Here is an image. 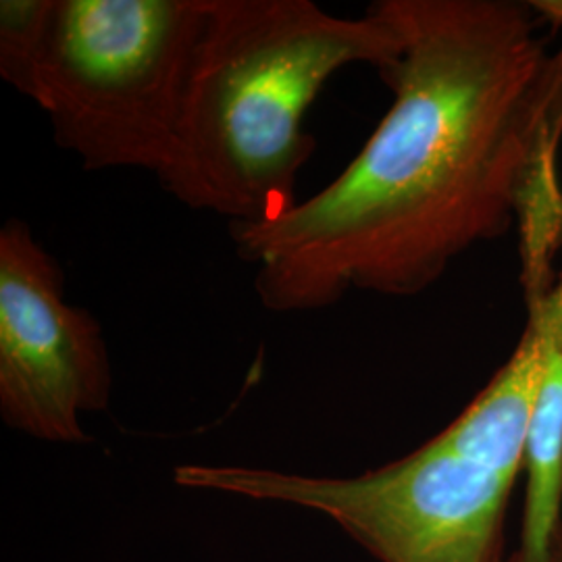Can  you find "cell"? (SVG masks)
I'll return each instance as SVG.
<instances>
[{
  "label": "cell",
  "instance_id": "obj_3",
  "mask_svg": "<svg viewBox=\"0 0 562 562\" xmlns=\"http://www.w3.org/2000/svg\"><path fill=\"white\" fill-rule=\"evenodd\" d=\"M209 0H2L0 78L83 169L169 155Z\"/></svg>",
  "mask_w": 562,
  "mask_h": 562
},
{
  "label": "cell",
  "instance_id": "obj_8",
  "mask_svg": "<svg viewBox=\"0 0 562 562\" xmlns=\"http://www.w3.org/2000/svg\"><path fill=\"white\" fill-rule=\"evenodd\" d=\"M525 334L540 341L548 350L562 352V276L554 290L529 301V322Z\"/></svg>",
  "mask_w": 562,
  "mask_h": 562
},
{
  "label": "cell",
  "instance_id": "obj_5",
  "mask_svg": "<svg viewBox=\"0 0 562 562\" xmlns=\"http://www.w3.org/2000/svg\"><path fill=\"white\" fill-rule=\"evenodd\" d=\"M57 259L30 223L0 227V417L48 443H86L81 417L106 411L109 346L97 317L65 301Z\"/></svg>",
  "mask_w": 562,
  "mask_h": 562
},
{
  "label": "cell",
  "instance_id": "obj_4",
  "mask_svg": "<svg viewBox=\"0 0 562 562\" xmlns=\"http://www.w3.org/2000/svg\"><path fill=\"white\" fill-rule=\"evenodd\" d=\"M176 483L322 513L382 562H506L504 510L515 483L438 438L355 477L181 464Z\"/></svg>",
  "mask_w": 562,
  "mask_h": 562
},
{
  "label": "cell",
  "instance_id": "obj_7",
  "mask_svg": "<svg viewBox=\"0 0 562 562\" xmlns=\"http://www.w3.org/2000/svg\"><path fill=\"white\" fill-rule=\"evenodd\" d=\"M527 496L522 513V562H543L562 529V352L550 350L540 396L525 443Z\"/></svg>",
  "mask_w": 562,
  "mask_h": 562
},
{
  "label": "cell",
  "instance_id": "obj_6",
  "mask_svg": "<svg viewBox=\"0 0 562 562\" xmlns=\"http://www.w3.org/2000/svg\"><path fill=\"white\" fill-rule=\"evenodd\" d=\"M548 348L522 334L513 357L436 438L469 461L515 483L540 396Z\"/></svg>",
  "mask_w": 562,
  "mask_h": 562
},
{
  "label": "cell",
  "instance_id": "obj_9",
  "mask_svg": "<svg viewBox=\"0 0 562 562\" xmlns=\"http://www.w3.org/2000/svg\"><path fill=\"white\" fill-rule=\"evenodd\" d=\"M506 562H522L517 554L510 559V561ZM543 562H562V529L559 531V536H557V540L552 542V548H550V554L546 557V561Z\"/></svg>",
  "mask_w": 562,
  "mask_h": 562
},
{
  "label": "cell",
  "instance_id": "obj_2",
  "mask_svg": "<svg viewBox=\"0 0 562 562\" xmlns=\"http://www.w3.org/2000/svg\"><path fill=\"white\" fill-rule=\"evenodd\" d=\"M398 53V34L371 7L355 20L313 0H209L157 180L229 227L280 220L317 148L304 120L325 83L350 65L382 71Z\"/></svg>",
  "mask_w": 562,
  "mask_h": 562
},
{
  "label": "cell",
  "instance_id": "obj_1",
  "mask_svg": "<svg viewBox=\"0 0 562 562\" xmlns=\"http://www.w3.org/2000/svg\"><path fill=\"white\" fill-rule=\"evenodd\" d=\"M401 53L394 101L334 181L280 220L234 225L240 261L276 315L352 290L406 299L469 248L561 201L562 44L510 0H378Z\"/></svg>",
  "mask_w": 562,
  "mask_h": 562
}]
</instances>
